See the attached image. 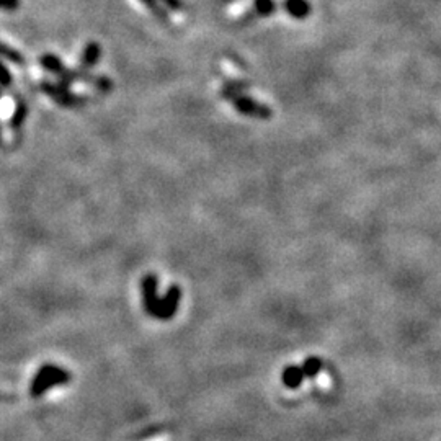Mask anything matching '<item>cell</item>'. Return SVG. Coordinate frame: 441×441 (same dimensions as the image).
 Masks as SVG:
<instances>
[{
    "label": "cell",
    "instance_id": "2",
    "mask_svg": "<svg viewBox=\"0 0 441 441\" xmlns=\"http://www.w3.org/2000/svg\"><path fill=\"white\" fill-rule=\"evenodd\" d=\"M301 368H303L304 376H308V378H314V376H317L320 371H322L324 363L322 360L317 358V356H309V358H306L303 361Z\"/></svg>",
    "mask_w": 441,
    "mask_h": 441
},
{
    "label": "cell",
    "instance_id": "1",
    "mask_svg": "<svg viewBox=\"0 0 441 441\" xmlns=\"http://www.w3.org/2000/svg\"><path fill=\"white\" fill-rule=\"evenodd\" d=\"M304 378L303 368L299 365H288L281 373V381L288 389H298Z\"/></svg>",
    "mask_w": 441,
    "mask_h": 441
}]
</instances>
